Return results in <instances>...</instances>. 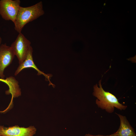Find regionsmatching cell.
<instances>
[{"label":"cell","mask_w":136,"mask_h":136,"mask_svg":"<svg viewBox=\"0 0 136 136\" xmlns=\"http://www.w3.org/2000/svg\"><path fill=\"white\" fill-rule=\"evenodd\" d=\"M101 81V80H100L99 82V87L97 84L93 87V94L97 98L96 104L98 107L110 113L114 112L115 108L121 111L125 110L127 106L120 103L114 95L104 90Z\"/></svg>","instance_id":"obj_1"},{"label":"cell","mask_w":136,"mask_h":136,"mask_svg":"<svg viewBox=\"0 0 136 136\" xmlns=\"http://www.w3.org/2000/svg\"><path fill=\"white\" fill-rule=\"evenodd\" d=\"M44 13L42 2L41 1L30 6H20L15 23L14 29L19 33L28 22L36 19Z\"/></svg>","instance_id":"obj_2"},{"label":"cell","mask_w":136,"mask_h":136,"mask_svg":"<svg viewBox=\"0 0 136 136\" xmlns=\"http://www.w3.org/2000/svg\"><path fill=\"white\" fill-rule=\"evenodd\" d=\"M20 0H0V15L6 20H11L14 23L20 7Z\"/></svg>","instance_id":"obj_3"},{"label":"cell","mask_w":136,"mask_h":136,"mask_svg":"<svg viewBox=\"0 0 136 136\" xmlns=\"http://www.w3.org/2000/svg\"><path fill=\"white\" fill-rule=\"evenodd\" d=\"M31 42L21 32L19 33L15 41L10 47L15 55L21 63L25 59L29 48Z\"/></svg>","instance_id":"obj_4"},{"label":"cell","mask_w":136,"mask_h":136,"mask_svg":"<svg viewBox=\"0 0 136 136\" xmlns=\"http://www.w3.org/2000/svg\"><path fill=\"white\" fill-rule=\"evenodd\" d=\"M36 130L34 126L26 128L17 125L8 127L0 125V136H33Z\"/></svg>","instance_id":"obj_5"},{"label":"cell","mask_w":136,"mask_h":136,"mask_svg":"<svg viewBox=\"0 0 136 136\" xmlns=\"http://www.w3.org/2000/svg\"><path fill=\"white\" fill-rule=\"evenodd\" d=\"M15 55L10 46L6 44H2L0 46V78L4 79L5 69L11 63Z\"/></svg>","instance_id":"obj_6"},{"label":"cell","mask_w":136,"mask_h":136,"mask_svg":"<svg viewBox=\"0 0 136 136\" xmlns=\"http://www.w3.org/2000/svg\"><path fill=\"white\" fill-rule=\"evenodd\" d=\"M5 82L9 87V89L6 91V94H11L12 96L11 101L8 107L3 111H0V113H4L10 110L12 107L14 98L18 97L21 95V89L19 87L18 82L14 77L11 76L7 78Z\"/></svg>","instance_id":"obj_7"},{"label":"cell","mask_w":136,"mask_h":136,"mask_svg":"<svg viewBox=\"0 0 136 136\" xmlns=\"http://www.w3.org/2000/svg\"><path fill=\"white\" fill-rule=\"evenodd\" d=\"M115 113L119 118L120 126L116 132L109 135V136H136L134 128L126 117L119 114Z\"/></svg>","instance_id":"obj_8"},{"label":"cell","mask_w":136,"mask_h":136,"mask_svg":"<svg viewBox=\"0 0 136 136\" xmlns=\"http://www.w3.org/2000/svg\"><path fill=\"white\" fill-rule=\"evenodd\" d=\"M33 49L32 47L30 46L26 57L24 61L20 64L17 70L15 72V75H17L23 69L26 68H32L36 70L38 72V75L42 74L46 77L50 82L49 80L50 76H48L40 71L35 64L33 59Z\"/></svg>","instance_id":"obj_9"},{"label":"cell","mask_w":136,"mask_h":136,"mask_svg":"<svg viewBox=\"0 0 136 136\" xmlns=\"http://www.w3.org/2000/svg\"><path fill=\"white\" fill-rule=\"evenodd\" d=\"M84 136H109V135H105L102 134H98L94 135L89 134H86Z\"/></svg>","instance_id":"obj_10"},{"label":"cell","mask_w":136,"mask_h":136,"mask_svg":"<svg viewBox=\"0 0 136 136\" xmlns=\"http://www.w3.org/2000/svg\"><path fill=\"white\" fill-rule=\"evenodd\" d=\"M0 81H2L3 82H4L5 83V79H2L1 78H0Z\"/></svg>","instance_id":"obj_11"},{"label":"cell","mask_w":136,"mask_h":136,"mask_svg":"<svg viewBox=\"0 0 136 136\" xmlns=\"http://www.w3.org/2000/svg\"><path fill=\"white\" fill-rule=\"evenodd\" d=\"M2 41V39L1 37L0 36V46L1 45V43Z\"/></svg>","instance_id":"obj_12"},{"label":"cell","mask_w":136,"mask_h":136,"mask_svg":"<svg viewBox=\"0 0 136 136\" xmlns=\"http://www.w3.org/2000/svg\"></svg>","instance_id":"obj_13"}]
</instances>
